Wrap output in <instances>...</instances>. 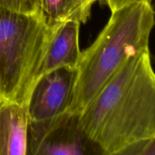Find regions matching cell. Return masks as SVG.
Listing matches in <instances>:
<instances>
[{
    "label": "cell",
    "instance_id": "obj_1",
    "mask_svg": "<svg viewBox=\"0 0 155 155\" xmlns=\"http://www.w3.org/2000/svg\"><path fill=\"white\" fill-rule=\"evenodd\" d=\"M103 154L155 137V76L149 49L127 59L79 117Z\"/></svg>",
    "mask_w": 155,
    "mask_h": 155
},
{
    "label": "cell",
    "instance_id": "obj_2",
    "mask_svg": "<svg viewBox=\"0 0 155 155\" xmlns=\"http://www.w3.org/2000/svg\"><path fill=\"white\" fill-rule=\"evenodd\" d=\"M154 26L150 3H135L111 12L95 42L81 51L69 113L80 115L129 58L149 49Z\"/></svg>",
    "mask_w": 155,
    "mask_h": 155
},
{
    "label": "cell",
    "instance_id": "obj_3",
    "mask_svg": "<svg viewBox=\"0 0 155 155\" xmlns=\"http://www.w3.org/2000/svg\"><path fill=\"white\" fill-rule=\"evenodd\" d=\"M51 29L42 15L0 8V89L2 99L27 105L39 77Z\"/></svg>",
    "mask_w": 155,
    "mask_h": 155
},
{
    "label": "cell",
    "instance_id": "obj_4",
    "mask_svg": "<svg viewBox=\"0 0 155 155\" xmlns=\"http://www.w3.org/2000/svg\"><path fill=\"white\" fill-rule=\"evenodd\" d=\"M79 117L67 112L43 120H29L27 155L103 154L80 127Z\"/></svg>",
    "mask_w": 155,
    "mask_h": 155
},
{
    "label": "cell",
    "instance_id": "obj_5",
    "mask_svg": "<svg viewBox=\"0 0 155 155\" xmlns=\"http://www.w3.org/2000/svg\"><path fill=\"white\" fill-rule=\"evenodd\" d=\"M77 77V68H58L40 76L27 101L29 120H43L68 112Z\"/></svg>",
    "mask_w": 155,
    "mask_h": 155
},
{
    "label": "cell",
    "instance_id": "obj_6",
    "mask_svg": "<svg viewBox=\"0 0 155 155\" xmlns=\"http://www.w3.org/2000/svg\"><path fill=\"white\" fill-rule=\"evenodd\" d=\"M80 26V23L74 21H67L53 26L39 77L58 68H77L81 54L79 45Z\"/></svg>",
    "mask_w": 155,
    "mask_h": 155
},
{
    "label": "cell",
    "instance_id": "obj_7",
    "mask_svg": "<svg viewBox=\"0 0 155 155\" xmlns=\"http://www.w3.org/2000/svg\"><path fill=\"white\" fill-rule=\"evenodd\" d=\"M28 123L27 105L0 101V155H27Z\"/></svg>",
    "mask_w": 155,
    "mask_h": 155
},
{
    "label": "cell",
    "instance_id": "obj_8",
    "mask_svg": "<svg viewBox=\"0 0 155 155\" xmlns=\"http://www.w3.org/2000/svg\"><path fill=\"white\" fill-rule=\"evenodd\" d=\"M97 0H41V14L49 27L67 21L85 23Z\"/></svg>",
    "mask_w": 155,
    "mask_h": 155
},
{
    "label": "cell",
    "instance_id": "obj_9",
    "mask_svg": "<svg viewBox=\"0 0 155 155\" xmlns=\"http://www.w3.org/2000/svg\"><path fill=\"white\" fill-rule=\"evenodd\" d=\"M0 8L26 15H42L41 0H0Z\"/></svg>",
    "mask_w": 155,
    "mask_h": 155
},
{
    "label": "cell",
    "instance_id": "obj_10",
    "mask_svg": "<svg viewBox=\"0 0 155 155\" xmlns=\"http://www.w3.org/2000/svg\"><path fill=\"white\" fill-rule=\"evenodd\" d=\"M155 137L139 140L129 145L120 154L133 155H154Z\"/></svg>",
    "mask_w": 155,
    "mask_h": 155
},
{
    "label": "cell",
    "instance_id": "obj_11",
    "mask_svg": "<svg viewBox=\"0 0 155 155\" xmlns=\"http://www.w3.org/2000/svg\"><path fill=\"white\" fill-rule=\"evenodd\" d=\"M105 1L112 12L127 5H130L135 4V3L145 2L151 4L152 0H105Z\"/></svg>",
    "mask_w": 155,
    "mask_h": 155
},
{
    "label": "cell",
    "instance_id": "obj_12",
    "mask_svg": "<svg viewBox=\"0 0 155 155\" xmlns=\"http://www.w3.org/2000/svg\"><path fill=\"white\" fill-rule=\"evenodd\" d=\"M2 100V92H1V89H0V101Z\"/></svg>",
    "mask_w": 155,
    "mask_h": 155
}]
</instances>
